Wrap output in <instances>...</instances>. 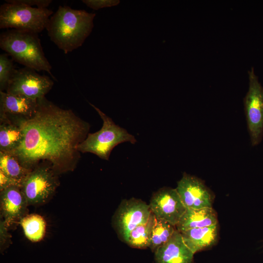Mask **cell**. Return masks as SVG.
Returning <instances> with one entry per match:
<instances>
[{"label":"cell","instance_id":"obj_18","mask_svg":"<svg viewBox=\"0 0 263 263\" xmlns=\"http://www.w3.org/2000/svg\"><path fill=\"white\" fill-rule=\"evenodd\" d=\"M19 223L25 237L29 241L38 242L44 238L46 223L41 216L37 214H27Z\"/></svg>","mask_w":263,"mask_h":263},{"label":"cell","instance_id":"obj_17","mask_svg":"<svg viewBox=\"0 0 263 263\" xmlns=\"http://www.w3.org/2000/svg\"><path fill=\"white\" fill-rule=\"evenodd\" d=\"M0 115V151L11 152L20 144L22 132L20 128L6 115Z\"/></svg>","mask_w":263,"mask_h":263},{"label":"cell","instance_id":"obj_23","mask_svg":"<svg viewBox=\"0 0 263 263\" xmlns=\"http://www.w3.org/2000/svg\"><path fill=\"white\" fill-rule=\"evenodd\" d=\"M82 1L88 7L95 10L116 6L120 3L119 0H83Z\"/></svg>","mask_w":263,"mask_h":263},{"label":"cell","instance_id":"obj_22","mask_svg":"<svg viewBox=\"0 0 263 263\" xmlns=\"http://www.w3.org/2000/svg\"><path fill=\"white\" fill-rule=\"evenodd\" d=\"M8 56L7 54L0 55V92L6 91L16 69Z\"/></svg>","mask_w":263,"mask_h":263},{"label":"cell","instance_id":"obj_7","mask_svg":"<svg viewBox=\"0 0 263 263\" xmlns=\"http://www.w3.org/2000/svg\"><path fill=\"white\" fill-rule=\"evenodd\" d=\"M248 76L249 88L244 105L251 143L254 147L263 137V87L253 68L248 72Z\"/></svg>","mask_w":263,"mask_h":263},{"label":"cell","instance_id":"obj_19","mask_svg":"<svg viewBox=\"0 0 263 263\" xmlns=\"http://www.w3.org/2000/svg\"><path fill=\"white\" fill-rule=\"evenodd\" d=\"M155 219L156 217L152 213L146 223L136 226L130 233L125 243L132 248L146 249L149 247Z\"/></svg>","mask_w":263,"mask_h":263},{"label":"cell","instance_id":"obj_6","mask_svg":"<svg viewBox=\"0 0 263 263\" xmlns=\"http://www.w3.org/2000/svg\"><path fill=\"white\" fill-rule=\"evenodd\" d=\"M57 176L46 163L40 164L30 171L21 186L28 206L44 204L52 197L59 185Z\"/></svg>","mask_w":263,"mask_h":263},{"label":"cell","instance_id":"obj_4","mask_svg":"<svg viewBox=\"0 0 263 263\" xmlns=\"http://www.w3.org/2000/svg\"><path fill=\"white\" fill-rule=\"evenodd\" d=\"M98 113L103 121L101 129L94 133H89L78 146L80 152H90L108 160L113 149L119 144L129 142L135 144L134 136L125 129L116 125L113 120L94 105L89 103Z\"/></svg>","mask_w":263,"mask_h":263},{"label":"cell","instance_id":"obj_12","mask_svg":"<svg viewBox=\"0 0 263 263\" xmlns=\"http://www.w3.org/2000/svg\"><path fill=\"white\" fill-rule=\"evenodd\" d=\"M0 213L2 220L9 227L27 215L28 204L21 187H7L0 193Z\"/></svg>","mask_w":263,"mask_h":263},{"label":"cell","instance_id":"obj_13","mask_svg":"<svg viewBox=\"0 0 263 263\" xmlns=\"http://www.w3.org/2000/svg\"><path fill=\"white\" fill-rule=\"evenodd\" d=\"M155 263H194L193 253L177 229L171 238L154 252Z\"/></svg>","mask_w":263,"mask_h":263},{"label":"cell","instance_id":"obj_25","mask_svg":"<svg viewBox=\"0 0 263 263\" xmlns=\"http://www.w3.org/2000/svg\"><path fill=\"white\" fill-rule=\"evenodd\" d=\"M0 252L2 253L9 245L10 237L8 231V226L2 219L0 225Z\"/></svg>","mask_w":263,"mask_h":263},{"label":"cell","instance_id":"obj_2","mask_svg":"<svg viewBox=\"0 0 263 263\" xmlns=\"http://www.w3.org/2000/svg\"><path fill=\"white\" fill-rule=\"evenodd\" d=\"M95 14L84 10L59 6L52 16L46 29L50 39L65 54L80 47L94 27Z\"/></svg>","mask_w":263,"mask_h":263},{"label":"cell","instance_id":"obj_21","mask_svg":"<svg viewBox=\"0 0 263 263\" xmlns=\"http://www.w3.org/2000/svg\"><path fill=\"white\" fill-rule=\"evenodd\" d=\"M176 230V227L169 222L156 218L149 248L154 253L171 238Z\"/></svg>","mask_w":263,"mask_h":263},{"label":"cell","instance_id":"obj_8","mask_svg":"<svg viewBox=\"0 0 263 263\" xmlns=\"http://www.w3.org/2000/svg\"><path fill=\"white\" fill-rule=\"evenodd\" d=\"M151 214L149 205L141 199H125L113 217V225L118 237L125 243L130 233L136 226L146 223Z\"/></svg>","mask_w":263,"mask_h":263},{"label":"cell","instance_id":"obj_9","mask_svg":"<svg viewBox=\"0 0 263 263\" xmlns=\"http://www.w3.org/2000/svg\"><path fill=\"white\" fill-rule=\"evenodd\" d=\"M53 85L50 77L24 67L15 69L5 92L38 100L44 97Z\"/></svg>","mask_w":263,"mask_h":263},{"label":"cell","instance_id":"obj_15","mask_svg":"<svg viewBox=\"0 0 263 263\" xmlns=\"http://www.w3.org/2000/svg\"><path fill=\"white\" fill-rule=\"evenodd\" d=\"M37 106L38 100L0 92V114L30 117L35 113Z\"/></svg>","mask_w":263,"mask_h":263},{"label":"cell","instance_id":"obj_16","mask_svg":"<svg viewBox=\"0 0 263 263\" xmlns=\"http://www.w3.org/2000/svg\"><path fill=\"white\" fill-rule=\"evenodd\" d=\"M218 225L217 213L212 207L200 209L187 208L176 225L180 232L195 228L210 226Z\"/></svg>","mask_w":263,"mask_h":263},{"label":"cell","instance_id":"obj_26","mask_svg":"<svg viewBox=\"0 0 263 263\" xmlns=\"http://www.w3.org/2000/svg\"><path fill=\"white\" fill-rule=\"evenodd\" d=\"M21 183L11 178L0 171V191L11 186H21Z\"/></svg>","mask_w":263,"mask_h":263},{"label":"cell","instance_id":"obj_14","mask_svg":"<svg viewBox=\"0 0 263 263\" xmlns=\"http://www.w3.org/2000/svg\"><path fill=\"white\" fill-rule=\"evenodd\" d=\"M180 233L185 244L193 254L211 248L218 240V225L192 228Z\"/></svg>","mask_w":263,"mask_h":263},{"label":"cell","instance_id":"obj_20","mask_svg":"<svg viewBox=\"0 0 263 263\" xmlns=\"http://www.w3.org/2000/svg\"><path fill=\"white\" fill-rule=\"evenodd\" d=\"M0 171L7 176L21 183L31 171L22 166L14 155L0 151Z\"/></svg>","mask_w":263,"mask_h":263},{"label":"cell","instance_id":"obj_1","mask_svg":"<svg viewBox=\"0 0 263 263\" xmlns=\"http://www.w3.org/2000/svg\"><path fill=\"white\" fill-rule=\"evenodd\" d=\"M5 114L22 131L20 144L9 153L24 168L32 171L46 163L57 175L75 169L80 158L77 148L89 133L88 123L45 96L38 99L36 111L31 116Z\"/></svg>","mask_w":263,"mask_h":263},{"label":"cell","instance_id":"obj_10","mask_svg":"<svg viewBox=\"0 0 263 263\" xmlns=\"http://www.w3.org/2000/svg\"><path fill=\"white\" fill-rule=\"evenodd\" d=\"M149 205L156 218L175 226L187 209L176 188L168 187L161 188L154 192Z\"/></svg>","mask_w":263,"mask_h":263},{"label":"cell","instance_id":"obj_11","mask_svg":"<svg viewBox=\"0 0 263 263\" xmlns=\"http://www.w3.org/2000/svg\"><path fill=\"white\" fill-rule=\"evenodd\" d=\"M176 189L187 208L212 207V194L198 178L184 173Z\"/></svg>","mask_w":263,"mask_h":263},{"label":"cell","instance_id":"obj_24","mask_svg":"<svg viewBox=\"0 0 263 263\" xmlns=\"http://www.w3.org/2000/svg\"><path fill=\"white\" fill-rule=\"evenodd\" d=\"M6 2L22 4L30 7L47 8L52 3L51 0H6Z\"/></svg>","mask_w":263,"mask_h":263},{"label":"cell","instance_id":"obj_3","mask_svg":"<svg viewBox=\"0 0 263 263\" xmlns=\"http://www.w3.org/2000/svg\"><path fill=\"white\" fill-rule=\"evenodd\" d=\"M0 47L15 61L35 70L45 71L55 79L52 66L46 57L38 34L7 29L0 35Z\"/></svg>","mask_w":263,"mask_h":263},{"label":"cell","instance_id":"obj_5","mask_svg":"<svg viewBox=\"0 0 263 263\" xmlns=\"http://www.w3.org/2000/svg\"><path fill=\"white\" fill-rule=\"evenodd\" d=\"M53 13L48 8L5 2L0 7V28L38 34L46 29Z\"/></svg>","mask_w":263,"mask_h":263}]
</instances>
